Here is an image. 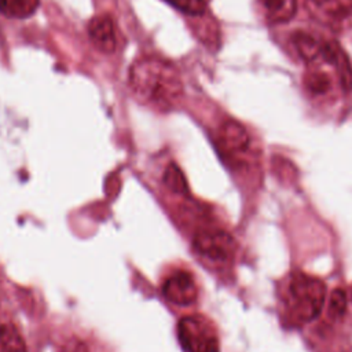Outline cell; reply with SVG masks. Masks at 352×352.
Returning <instances> with one entry per match:
<instances>
[{
	"instance_id": "cell-4",
	"label": "cell",
	"mask_w": 352,
	"mask_h": 352,
	"mask_svg": "<svg viewBox=\"0 0 352 352\" xmlns=\"http://www.w3.org/2000/svg\"><path fill=\"white\" fill-rule=\"evenodd\" d=\"M194 250L213 265H224L235 253L232 236L221 230H199L192 238Z\"/></svg>"
},
{
	"instance_id": "cell-16",
	"label": "cell",
	"mask_w": 352,
	"mask_h": 352,
	"mask_svg": "<svg viewBox=\"0 0 352 352\" xmlns=\"http://www.w3.org/2000/svg\"><path fill=\"white\" fill-rule=\"evenodd\" d=\"M346 293L342 289H334L330 294V307L329 312L333 318H341L346 309Z\"/></svg>"
},
{
	"instance_id": "cell-14",
	"label": "cell",
	"mask_w": 352,
	"mask_h": 352,
	"mask_svg": "<svg viewBox=\"0 0 352 352\" xmlns=\"http://www.w3.org/2000/svg\"><path fill=\"white\" fill-rule=\"evenodd\" d=\"M164 182L169 190H172L177 194H186L188 191L187 180L176 164L168 165V168L164 173Z\"/></svg>"
},
{
	"instance_id": "cell-12",
	"label": "cell",
	"mask_w": 352,
	"mask_h": 352,
	"mask_svg": "<svg viewBox=\"0 0 352 352\" xmlns=\"http://www.w3.org/2000/svg\"><path fill=\"white\" fill-rule=\"evenodd\" d=\"M304 84L309 92L315 95H324L331 89V76L315 66L304 76Z\"/></svg>"
},
{
	"instance_id": "cell-2",
	"label": "cell",
	"mask_w": 352,
	"mask_h": 352,
	"mask_svg": "<svg viewBox=\"0 0 352 352\" xmlns=\"http://www.w3.org/2000/svg\"><path fill=\"white\" fill-rule=\"evenodd\" d=\"M324 298L326 285L320 279L302 272L289 275L282 292L287 318L297 324L316 319L322 312Z\"/></svg>"
},
{
	"instance_id": "cell-9",
	"label": "cell",
	"mask_w": 352,
	"mask_h": 352,
	"mask_svg": "<svg viewBox=\"0 0 352 352\" xmlns=\"http://www.w3.org/2000/svg\"><path fill=\"white\" fill-rule=\"evenodd\" d=\"M264 16L271 23H285L290 21L297 11L296 0H258Z\"/></svg>"
},
{
	"instance_id": "cell-13",
	"label": "cell",
	"mask_w": 352,
	"mask_h": 352,
	"mask_svg": "<svg viewBox=\"0 0 352 352\" xmlns=\"http://www.w3.org/2000/svg\"><path fill=\"white\" fill-rule=\"evenodd\" d=\"M0 352H26L25 341L12 324H0Z\"/></svg>"
},
{
	"instance_id": "cell-10",
	"label": "cell",
	"mask_w": 352,
	"mask_h": 352,
	"mask_svg": "<svg viewBox=\"0 0 352 352\" xmlns=\"http://www.w3.org/2000/svg\"><path fill=\"white\" fill-rule=\"evenodd\" d=\"M292 41H293L300 58H302L307 63H315L319 59L323 41H319L318 38H315L311 34H307L304 32L294 33L292 37Z\"/></svg>"
},
{
	"instance_id": "cell-3",
	"label": "cell",
	"mask_w": 352,
	"mask_h": 352,
	"mask_svg": "<svg viewBox=\"0 0 352 352\" xmlns=\"http://www.w3.org/2000/svg\"><path fill=\"white\" fill-rule=\"evenodd\" d=\"M177 338L186 352H217L219 341L210 323L199 316H184L177 323Z\"/></svg>"
},
{
	"instance_id": "cell-7",
	"label": "cell",
	"mask_w": 352,
	"mask_h": 352,
	"mask_svg": "<svg viewBox=\"0 0 352 352\" xmlns=\"http://www.w3.org/2000/svg\"><path fill=\"white\" fill-rule=\"evenodd\" d=\"M91 43L102 52L111 54L117 45L116 26L109 15H98L88 23Z\"/></svg>"
},
{
	"instance_id": "cell-8",
	"label": "cell",
	"mask_w": 352,
	"mask_h": 352,
	"mask_svg": "<svg viewBox=\"0 0 352 352\" xmlns=\"http://www.w3.org/2000/svg\"><path fill=\"white\" fill-rule=\"evenodd\" d=\"M220 143L231 154L246 153L250 146V138L245 126L236 121H226L220 128Z\"/></svg>"
},
{
	"instance_id": "cell-15",
	"label": "cell",
	"mask_w": 352,
	"mask_h": 352,
	"mask_svg": "<svg viewBox=\"0 0 352 352\" xmlns=\"http://www.w3.org/2000/svg\"><path fill=\"white\" fill-rule=\"evenodd\" d=\"M172 7H175L177 11L191 15V16H198L202 15L206 10V1L205 0H164Z\"/></svg>"
},
{
	"instance_id": "cell-17",
	"label": "cell",
	"mask_w": 352,
	"mask_h": 352,
	"mask_svg": "<svg viewBox=\"0 0 352 352\" xmlns=\"http://www.w3.org/2000/svg\"><path fill=\"white\" fill-rule=\"evenodd\" d=\"M72 352H88V351H87V346H85L84 344L78 342V344L73 345V348H72Z\"/></svg>"
},
{
	"instance_id": "cell-6",
	"label": "cell",
	"mask_w": 352,
	"mask_h": 352,
	"mask_svg": "<svg viewBox=\"0 0 352 352\" xmlns=\"http://www.w3.org/2000/svg\"><path fill=\"white\" fill-rule=\"evenodd\" d=\"M162 294L175 305H191L198 296L192 275L187 271H176L162 285Z\"/></svg>"
},
{
	"instance_id": "cell-1",
	"label": "cell",
	"mask_w": 352,
	"mask_h": 352,
	"mask_svg": "<svg viewBox=\"0 0 352 352\" xmlns=\"http://www.w3.org/2000/svg\"><path fill=\"white\" fill-rule=\"evenodd\" d=\"M129 88L140 103L157 110H169L183 94L176 67L161 58H142L129 69Z\"/></svg>"
},
{
	"instance_id": "cell-5",
	"label": "cell",
	"mask_w": 352,
	"mask_h": 352,
	"mask_svg": "<svg viewBox=\"0 0 352 352\" xmlns=\"http://www.w3.org/2000/svg\"><path fill=\"white\" fill-rule=\"evenodd\" d=\"M307 8L327 26L341 29L352 23V0H307Z\"/></svg>"
},
{
	"instance_id": "cell-11",
	"label": "cell",
	"mask_w": 352,
	"mask_h": 352,
	"mask_svg": "<svg viewBox=\"0 0 352 352\" xmlns=\"http://www.w3.org/2000/svg\"><path fill=\"white\" fill-rule=\"evenodd\" d=\"M40 0H0V14L7 18L25 19L36 12Z\"/></svg>"
}]
</instances>
